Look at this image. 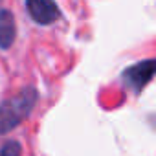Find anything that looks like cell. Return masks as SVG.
Segmentation results:
<instances>
[{"label": "cell", "instance_id": "cell-1", "mask_svg": "<svg viewBox=\"0 0 156 156\" xmlns=\"http://www.w3.org/2000/svg\"><path fill=\"white\" fill-rule=\"evenodd\" d=\"M37 98H39L37 90L24 88L15 98L6 99L0 105V134H6V132L13 130L17 125H20L33 110Z\"/></svg>", "mask_w": 156, "mask_h": 156}, {"label": "cell", "instance_id": "cell-2", "mask_svg": "<svg viewBox=\"0 0 156 156\" xmlns=\"http://www.w3.org/2000/svg\"><path fill=\"white\" fill-rule=\"evenodd\" d=\"M154 68H156V62L154 59H147V61H141L130 68H127L123 72V81L134 88L136 92H140L151 79H152V75H154Z\"/></svg>", "mask_w": 156, "mask_h": 156}, {"label": "cell", "instance_id": "cell-3", "mask_svg": "<svg viewBox=\"0 0 156 156\" xmlns=\"http://www.w3.org/2000/svg\"><path fill=\"white\" fill-rule=\"evenodd\" d=\"M26 9H28L30 17L37 24H42V26L55 22L61 15L59 6L53 0H26Z\"/></svg>", "mask_w": 156, "mask_h": 156}, {"label": "cell", "instance_id": "cell-4", "mask_svg": "<svg viewBox=\"0 0 156 156\" xmlns=\"http://www.w3.org/2000/svg\"><path fill=\"white\" fill-rule=\"evenodd\" d=\"M17 35V24L15 17L9 9H0V48L8 50Z\"/></svg>", "mask_w": 156, "mask_h": 156}, {"label": "cell", "instance_id": "cell-5", "mask_svg": "<svg viewBox=\"0 0 156 156\" xmlns=\"http://www.w3.org/2000/svg\"><path fill=\"white\" fill-rule=\"evenodd\" d=\"M0 156H20V145L19 141H8L2 151H0Z\"/></svg>", "mask_w": 156, "mask_h": 156}]
</instances>
